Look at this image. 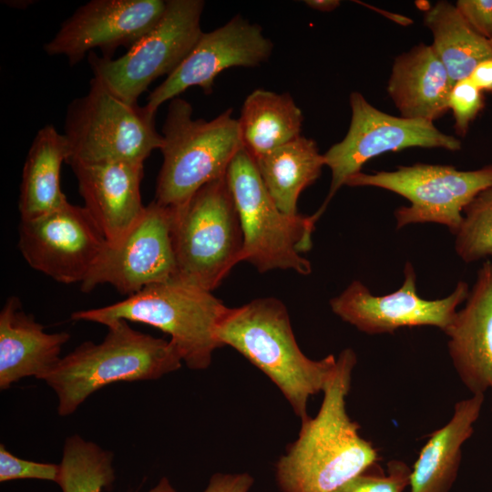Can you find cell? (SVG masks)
Wrapping results in <instances>:
<instances>
[{
	"label": "cell",
	"instance_id": "6da1fadb",
	"mask_svg": "<svg viewBox=\"0 0 492 492\" xmlns=\"http://www.w3.org/2000/svg\"><path fill=\"white\" fill-rule=\"evenodd\" d=\"M356 363L351 348L336 357L317 415L302 420L298 438L276 464L282 492H336L377 464V449L361 436L359 425L346 411Z\"/></svg>",
	"mask_w": 492,
	"mask_h": 492
},
{
	"label": "cell",
	"instance_id": "7a4b0ae2",
	"mask_svg": "<svg viewBox=\"0 0 492 492\" xmlns=\"http://www.w3.org/2000/svg\"><path fill=\"white\" fill-rule=\"evenodd\" d=\"M217 337L222 346L232 347L265 374L301 421L309 416L308 400L323 391L336 365L333 354L313 360L302 352L285 305L273 297L229 308Z\"/></svg>",
	"mask_w": 492,
	"mask_h": 492
},
{
	"label": "cell",
	"instance_id": "3957f363",
	"mask_svg": "<svg viewBox=\"0 0 492 492\" xmlns=\"http://www.w3.org/2000/svg\"><path fill=\"white\" fill-rule=\"evenodd\" d=\"M99 343L87 341L61 358L45 380L58 397V414H73L93 393L116 382L156 380L177 371L182 360L175 345L117 320Z\"/></svg>",
	"mask_w": 492,
	"mask_h": 492
},
{
	"label": "cell",
	"instance_id": "277c9868",
	"mask_svg": "<svg viewBox=\"0 0 492 492\" xmlns=\"http://www.w3.org/2000/svg\"><path fill=\"white\" fill-rule=\"evenodd\" d=\"M228 309L211 292L173 277L120 302L77 311L71 319L106 326L117 320L149 324L170 336L190 369L204 370L210 365L214 351L222 347L217 328Z\"/></svg>",
	"mask_w": 492,
	"mask_h": 492
},
{
	"label": "cell",
	"instance_id": "5b68a950",
	"mask_svg": "<svg viewBox=\"0 0 492 492\" xmlns=\"http://www.w3.org/2000/svg\"><path fill=\"white\" fill-rule=\"evenodd\" d=\"M185 99L169 101L161 129L163 161L155 201L178 208L207 183L225 176L243 148L239 120L229 108L211 120L192 118Z\"/></svg>",
	"mask_w": 492,
	"mask_h": 492
},
{
	"label": "cell",
	"instance_id": "8992f818",
	"mask_svg": "<svg viewBox=\"0 0 492 492\" xmlns=\"http://www.w3.org/2000/svg\"><path fill=\"white\" fill-rule=\"evenodd\" d=\"M174 209L175 278L212 292L242 261L243 234L226 175Z\"/></svg>",
	"mask_w": 492,
	"mask_h": 492
},
{
	"label": "cell",
	"instance_id": "52a82bcc",
	"mask_svg": "<svg viewBox=\"0 0 492 492\" xmlns=\"http://www.w3.org/2000/svg\"><path fill=\"white\" fill-rule=\"evenodd\" d=\"M227 181L240 217L243 234L242 261L259 272L292 270L302 275L312 272L302 253L311 250L316 213L286 214L275 204L258 171L254 159L242 148L231 160Z\"/></svg>",
	"mask_w": 492,
	"mask_h": 492
},
{
	"label": "cell",
	"instance_id": "ba28073f",
	"mask_svg": "<svg viewBox=\"0 0 492 492\" xmlns=\"http://www.w3.org/2000/svg\"><path fill=\"white\" fill-rule=\"evenodd\" d=\"M155 115L146 106L128 103L98 79L67 106L64 137L70 160H126L144 163L163 143Z\"/></svg>",
	"mask_w": 492,
	"mask_h": 492
},
{
	"label": "cell",
	"instance_id": "9c48e42d",
	"mask_svg": "<svg viewBox=\"0 0 492 492\" xmlns=\"http://www.w3.org/2000/svg\"><path fill=\"white\" fill-rule=\"evenodd\" d=\"M202 0H167L159 22L118 58L88 55L93 77L121 99L136 104L158 77L171 74L203 33Z\"/></svg>",
	"mask_w": 492,
	"mask_h": 492
},
{
	"label": "cell",
	"instance_id": "30bf717a",
	"mask_svg": "<svg viewBox=\"0 0 492 492\" xmlns=\"http://www.w3.org/2000/svg\"><path fill=\"white\" fill-rule=\"evenodd\" d=\"M349 187H375L409 200L395 212L396 228L410 224L437 223L456 235L465 209L482 190L492 186V164L474 170H459L450 165L416 163L392 171L349 177Z\"/></svg>",
	"mask_w": 492,
	"mask_h": 492
},
{
	"label": "cell",
	"instance_id": "8fae6325",
	"mask_svg": "<svg viewBox=\"0 0 492 492\" xmlns=\"http://www.w3.org/2000/svg\"><path fill=\"white\" fill-rule=\"evenodd\" d=\"M349 101L352 110L349 129L343 139L323 154L332 179L328 195L317 210L320 215L347 179L360 172L374 157L414 147L442 148L451 151L461 149L459 139L441 132L431 121L383 112L357 91L351 93Z\"/></svg>",
	"mask_w": 492,
	"mask_h": 492
},
{
	"label": "cell",
	"instance_id": "7c38bea8",
	"mask_svg": "<svg viewBox=\"0 0 492 492\" xmlns=\"http://www.w3.org/2000/svg\"><path fill=\"white\" fill-rule=\"evenodd\" d=\"M17 245L31 268L61 283L81 284L108 241L84 206L67 202L40 217L21 220Z\"/></svg>",
	"mask_w": 492,
	"mask_h": 492
},
{
	"label": "cell",
	"instance_id": "4fadbf2b",
	"mask_svg": "<svg viewBox=\"0 0 492 492\" xmlns=\"http://www.w3.org/2000/svg\"><path fill=\"white\" fill-rule=\"evenodd\" d=\"M469 291L467 282L460 281L448 296L424 299L417 293L415 267L406 261L403 283L396 291L374 295L355 280L330 300V307L343 322L371 335L416 326H434L445 333Z\"/></svg>",
	"mask_w": 492,
	"mask_h": 492
},
{
	"label": "cell",
	"instance_id": "5bb4252c",
	"mask_svg": "<svg viewBox=\"0 0 492 492\" xmlns=\"http://www.w3.org/2000/svg\"><path fill=\"white\" fill-rule=\"evenodd\" d=\"M175 209L153 200L130 231L117 243L108 244L97 264L80 284L88 292L110 284L128 296L145 287L175 277L176 263L171 230Z\"/></svg>",
	"mask_w": 492,
	"mask_h": 492
},
{
	"label": "cell",
	"instance_id": "9a60e30c",
	"mask_svg": "<svg viewBox=\"0 0 492 492\" xmlns=\"http://www.w3.org/2000/svg\"><path fill=\"white\" fill-rule=\"evenodd\" d=\"M164 0H91L67 18L45 46L48 56H63L70 65L99 48L103 56L130 48L163 16Z\"/></svg>",
	"mask_w": 492,
	"mask_h": 492
},
{
	"label": "cell",
	"instance_id": "2e32d148",
	"mask_svg": "<svg viewBox=\"0 0 492 492\" xmlns=\"http://www.w3.org/2000/svg\"><path fill=\"white\" fill-rule=\"evenodd\" d=\"M272 46L259 25L236 15L224 26L203 32L182 63L149 93L145 106L156 113L164 102L191 87L210 94L220 72L256 67L269 58Z\"/></svg>",
	"mask_w": 492,
	"mask_h": 492
},
{
	"label": "cell",
	"instance_id": "e0dca14e",
	"mask_svg": "<svg viewBox=\"0 0 492 492\" xmlns=\"http://www.w3.org/2000/svg\"><path fill=\"white\" fill-rule=\"evenodd\" d=\"M84 207L108 244L118 242L142 216L140 185L144 163L126 160H70Z\"/></svg>",
	"mask_w": 492,
	"mask_h": 492
},
{
	"label": "cell",
	"instance_id": "ac0fdd59",
	"mask_svg": "<svg viewBox=\"0 0 492 492\" xmlns=\"http://www.w3.org/2000/svg\"><path fill=\"white\" fill-rule=\"evenodd\" d=\"M463 308L445 333L453 366L472 395L492 390V261L477 272Z\"/></svg>",
	"mask_w": 492,
	"mask_h": 492
},
{
	"label": "cell",
	"instance_id": "d6986e66",
	"mask_svg": "<svg viewBox=\"0 0 492 492\" xmlns=\"http://www.w3.org/2000/svg\"><path fill=\"white\" fill-rule=\"evenodd\" d=\"M70 339L67 332L48 333L10 296L0 312V389L9 388L24 377L46 380L62 357V346Z\"/></svg>",
	"mask_w": 492,
	"mask_h": 492
},
{
	"label": "cell",
	"instance_id": "ffe728a7",
	"mask_svg": "<svg viewBox=\"0 0 492 492\" xmlns=\"http://www.w3.org/2000/svg\"><path fill=\"white\" fill-rule=\"evenodd\" d=\"M452 86L432 46L421 43L395 59L387 91L401 117L433 122L449 109Z\"/></svg>",
	"mask_w": 492,
	"mask_h": 492
},
{
	"label": "cell",
	"instance_id": "44dd1931",
	"mask_svg": "<svg viewBox=\"0 0 492 492\" xmlns=\"http://www.w3.org/2000/svg\"><path fill=\"white\" fill-rule=\"evenodd\" d=\"M484 395L456 403L449 421L434 431L411 468L409 492H449L458 474L462 446L471 437Z\"/></svg>",
	"mask_w": 492,
	"mask_h": 492
},
{
	"label": "cell",
	"instance_id": "7402d4cb",
	"mask_svg": "<svg viewBox=\"0 0 492 492\" xmlns=\"http://www.w3.org/2000/svg\"><path fill=\"white\" fill-rule=\"evenodd\" d=\"M68 157L65 137L54 126L37 131L23 167L18 197L21 220L40 217L68 202L60 187L61 167Z\"/></svg>",
	"mask_w": 492,
	"mask_h": 492
},
{
	"label": "cell",
	"instance_id": "603a6c76",
	"mask_svg": "<svg viewBox=\"0 0 492 492\" xmlns=\"http://www.w3.org/2000/svg\"><path fill=\"white\" fill-rule=\"evenodd\" d=\"M254 160L275 204L291 215L298 214L300 194L320 177L325 166L316 142L302 135Z\"/></svg>",
	"mask_w": 492,
	"mask_h": 492
},
{
	"label": "cell",
	"instance_id": "cb8c5ba5",
	"mask_svg": "<svg viewBox=\"0 0 492 492\" xmlns=\"http://www.w3.org/2000/svg\"><path fill=\"white\" fill-rule=\"evenodd\" d=\"M238 120L243 148L257 159L300 137L303 116L290 94L256 89Z\"/></svg>",
	"mask_w": 492,
	"mask_h": 492
},
{
	"label": "cell",
	"instance_id": "d4e9b609",
	"mask_svg": "<svg viewBox=\"0 0 492 492\" xmlns=\"http://www.w3.org/2000/svg\"><path fill=\"white\" fill-rule=\"evenodd\" d=\"M424 21L433 35L431 46L453 85L469 77L477 64L492 57L488 40L466 23L455 5L438 1L426 11Z\"/></svg>",
	"mask_w": 492,
	"mask_h": 492
},
{
	"label": "cell",
	"instance_id": "484cf974",
	"mask_svg": "<svg viewBox=\"0 0 492 492\" xmlns=\"http://www.w3.org/2000/svg\"><path fill=\"white\" fill-rule=\"evenodd\" d=\"M113 453L78 435L67 438L57 484L62 492H101L115 481ZM149 492H176L166 478Z\"/></svg>",
	"mask_w": 492,
	"mask_h": 492
},
{
	"label": "cell",
	"instance_id": "4316f807",
	"mask_svg": "<svg viewBox=\"0 0 492 492\" xmlns=\"http://www.w3.org/2000/svg\"><path fill=\"white\" fill-rule=\"evenodd\" d=\"M455 250L466 263L492 258V186L482 190L464 210Z\"/></svg>",
	"mask_w": 492,
	"mask_h": 492
},
{
	"label": "cell",
	"instance_id": "83f0119b",
	"mask_svg": "<svg viewBox=\"0 0 492 492\" xmlns=\"http://www.w3.org/2000/svg\"><path fill=\"white\" fill-rule=\"evenodd\" d=\"M411 467L393 459L384 471L378 464L362 473L336 492H404L409 487Z\"/></svg>",
	"mask_w": 492,
	"mask_h": 492
},
{
	"label": "cell",
	"instance_id": "f1b7e54d",
	"mask_svg": "<svg viewBox=\"0 0 492 492\" xmlns=\"http://www.w3.org/2000/svg\"><path fill=\"white\" fill-rule=\"evenodd\" d=\"M484 107L482 91L470 77L456 82L448 97V108L455 118V129L457 135L465 136L469 124L477 118Z\"/></svg>",
	"mask_w": 492,
	"mask_h": 492
},
{
	"label": "cell",
	"instance_id": "f546056e",
	"mask_svg": "<svg viewBox=\"0 0 492 492\" xmlns=\"http://www.w3.org/2000/svg\"><path fill=\"white\" fill-rule=\"evenodd\" d=\"M59 472V465L22 459L0 445V482L32 478L57 483Z\"/></svg>",
	"mask_w": 492,
	"mask_h": 492
},
{
	"label": "cell",
	"instance_id": "4dcf8cb0",
	"mask_svg": "<svg viewBox=\"0 0 492 492\" xmlns=\"http://www.w3.org/2000/svg\"><path fill=\"white\" fill-rule=\"evenodd\" d=\"M455 5L477 34L492 38V0H458Z\"/></svg>",
	"mask_w": 492,
	"mask_h": 492
},
{
	"label": "cell",
	"instance_id": "1f68e13d",
	"mask_svg": "<svg viewBox=\"0 0 492 492\" xmlns=\"http://www.w3.org/2000/svg\"><path fill=\"white\" fill-rule=\"evenodd\" d=\"M253 482V477L248 473H216L202 492H249Z\"/></svg>",
	"mask_w": 492,
	"mask_h": 492
},
{
	"label": "cell",
	"instance_id": "d6a6232c",
	"mask_svg": "<svg viewBox=\"0 0 492 492\" xmlns=\"http://www.w3.org/2000/svg\"><path fill=\"white\" fill-rule=\"evenodd\" d=\"M469 77L482 92H492V57L477 64Z\"/></svg>",
	"mask_w": 492,
	"mask_h": 492
},
{
	"label": "cell",
	"instance_id": "836d02e7",
	"mask_svg": "<svg viewBox=\"0 0 492 492\" xmlns=\"http://www.w3.org/2000/svg\"><path fill=\"white\" fill-rule=\"evenodd\" d=\"M304 4L316 11L332 12L340 5L341 2L338 0H306Z\"/></svg>",
	"mask_w": 492,
	"mask_h": 492
},
{
	"label": "cell",
	"instance_id": "e575fe53",
	"mask_svg": "<svg viewBox=\"0 0 492 492\" xmlns=\"http://www.w3.org/2000/svg\"><path fill=\"white\" fill-rule=\"evenodd\" d=\"M488 42H489V45H490L491 49H492V38H490V39L488 40Z\"/></svg>",
	"mask_w": 492,
	"mask_h": 492
}]
</instances>
